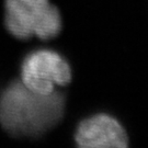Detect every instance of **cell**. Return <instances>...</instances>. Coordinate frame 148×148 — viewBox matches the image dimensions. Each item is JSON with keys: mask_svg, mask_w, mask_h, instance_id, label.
Returning <instances> with one entry per match:
<instances>
[{"mask_svg": "<svg viewBox=\"0 0 148 148\" xmlns=\"http://www.w3.org/2000/svg\"><path fill=\"white\" fill-rule=\"evenodd\" d=\"M75 140L79 147L123 148L128 144L126 132L116 119L99 113L85 119L77 126Z\"/></svg>", "mask_w": 148, "mask_h": 148, "instance_id": "4", "label": "cell"}, {"mask_svg": "<svg viewBox=\"0 0 148 148\" xmlns=\"http://www.w3.org/2000/svg\"><path fill=\"white\" fill-rule=\"evenodd\" d=\"M22 84L38 93H51L71 80V69L63 56L52 49H36L24 57Z\"/></svg>", "mask_w": 148, "mask_h": 148, "instance_id": "3", "label": "cell"}, {"mask_svg": "<svg viewBox=\"0 0 148 148\" xmlns=\"http://www.w3.org/2000/svg\"><path fill=\"white\" fill-rule=\"evenodd\" d=\"M64 110L63 93H38L13 81L0 98V124L16 137H40L62 120Z\"/></svg>", "mask_w": 148, "mask_h": 148, "instance_id": "1", "label": "cell"}, {"mask_svg": "<svg viewBox=\"0 0 148 148\" xmlns=\"http://www.w3.org/2000/svg\"><path fill=\"white\" fill-rule=\"evenodd\" d=\"M5 27L16 38L48 40L62 30L60 13L49 0H5Z\"/></svg>", "mask_w": 148, "mask_h": 148, "instance_id": "2", "label": "cell"}]
</instances>
